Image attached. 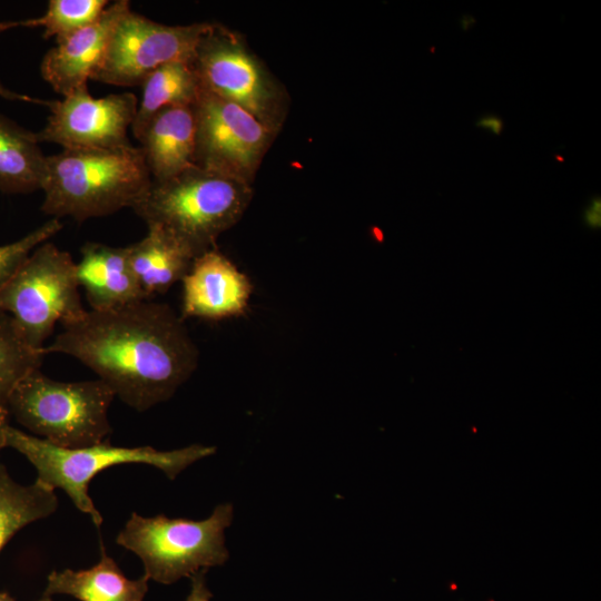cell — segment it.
I'll list each match as a JSON object with an SVG mask.
<instances>
[{
	"mask_svg": "<svg viewBox=\"0 0 601 601\" xmlns=\"http://www.w3.org/2000/svg\"><path fill=\"white\" fill-rule=\"evenodd\" d=\"M61 326L45 354L77 358L138 412L168 401L198 364L183 318L167 304L144 299L108 311L87 309Z\"/></svg>",
	"mask_w": 601,
	"mask_h": 601,
	"instance_id": "obj_1",
	"label": "cell"
},
{
	"mask_svg": "<svg viewBox=\"0 0 601 601\" xmlns=\"http://www.w3.org/2000/svg\"><path fill=\"white\" fill-rule=\"evenodd\" d=\"M152 179L140 147L62 149L47 156L41 209L78 221L132 208Z\"/></svg>",
	"mask_w": 601,
	"mask_h": 601,
	"instance_id": "obj_2",
	"label": "cell"
},
{
	"mask_svg": "<svg viewBox=\"0 0 601 601\" xmlns=\"http://www.w3.org/2000/svg\"><path fill=\"white\" fill-rule=\"evenodd\" d=\"M253 197L252 185L195 166L165 181H152L131 209L147 225H157L195 257L214 248Z\"/></svg>",
	"mask_w": 601,
	"mask_h": 601,
	"instance_id": "obj_3",
	"label": "cell"
},
{
	"mask_svg": "<svg viewBox=\"0 0 601 601\" xmlns=\"http://www.w3.org/2000/svg\"><path fill=\"white\" fill-rule=\"evenodd\" d=\"M6 446L18 451L33 465L36 481L53 491L62 490L98 529L104 519L88 494V486L99 472L119 464H147L162 471L169 480H175L189 465L216 452V446L203 444L159 451L151 446H114L107 442L65 449L10 425L6 430Z\"/></svg>",
	"mask_w": 601,
	"mask_h": 601,
	"instance_id": "obj_4",
	"label": "cell"
},
{
	"mask_svg": "<svg viewBox=\"0 0 601 601\" xmlns=\"http://www.w3.org/2000/svg\"><path fill=\"white\" fill-rule=\"evenodd\" d=\"M115 397L99 378L61 382L37 368L18 382L6 407L31 435L55 446L79 449L109 436L108 410Z\"/></svg>",
	"mask_w": 601,
	"mask_h": 601,
	"instance_id": "obj_5",
	"label": "cell"
},
{
	"mask_svg": "<svg viewBox=\"0 0 601 601\" xmlns=\"http://www.w3.org/2000/svg\"><path fill=\"white\" fill-rule=\"evenodd\" d=\"M233 518L231 503L217 505L200 521L132 512L116 543L140 558L148 580L171 584L228 560L225 530Z\"/></svg>",
	"mask_w": 601,
	"mask_h": 601,
	"instance_id": "obj_6",
	"label": "cell"
},
{
	"mask_svg": "<svg viewBox=\"0 0 601 601\" xmlns=\"http://www.w3.org/2000/svg\"><path fill=\"white\" fill-rule=\"evenodd\" d=\"M79 289L70 254L48 240L7 280L0 290V311L11 316L28 345L43 349L58 323H70L87 311Z\"/></svg>",
	"mask_w": 601,
	"mask_h": 601,
	"instance_id": "obj_7",
	"label": "cell"
},
{
	"mask_svg": "<svg viewBox=\"0 0 601 601\" xmlns=\"http://www.w3.org/2000/svg\"><path fill=\"white\" fill-rule=\"evenodd\" d=\"M193 63L204 90L242 107L275 131L282 129L286 93L238 32L211 22Z\"/></svg>",
	"mask_w": 601,
	"mask_h": 601,
	"instance_id": "obj_8",
	"label": "cell"
},
{
	"mask_svg": "<svg viewBox=\"0 0 601 601\" xmlns=\"http://www.w3.org/2000/svg\"><path fill=\"white\" fill-rule=\"evenodd\" d=\"M194 109L196 166L252 185L278 132L203 88Z\"/></svg>",
	"mask_w": 601,
	"mask_h": 601,
	"instance_id": "obj_9",
	"label": "cell"
},
{
	"mask_svg": "<svg viewBox=\"0 0 601 601\" xmlns=\"http://www.w3.org/2000/svg\"><path fill=\"white\" fill-rule=\"evenodd\" d=\"M211 22L167 26L131 9L116 24L105 56L91 80L107 85L140 86L159 66L193 61L196 48Z\"/></svg>",
	"mask_w": 601,
	"mask_h": 601,
	"instance_id": "obj_10",
	"label": "cell"
},
{
	"mask_svg": "<svg viewBox=\"0 0 601 601\" xmlns=\"http://www.w3.org/2000/svg\"><path fill=\"white\" fill-rule=\"evenodd\" d=\"M50 116L37 132L40 142L62 149H116L130 146L127 136L135 120L138 100L134 93H111L102 98L80 88L60 100H49Z\"/></svg>",
	"mask_w": 601,
	"mask_h": 601,
	"instance_id": "obj_11",
	"label": "cell"
},
{
	"mask_svg": "<svg viewBox=\"0 0 601 601\" xmlns=\"http://www.w3.org/2000/svg\"><path fill=\"white\" fill-rule=\"evenodd\" d=\"M181 282V318L218 321L242 315L253 290L249 278L216 248L195 257Z\"/></svg>",
	"mask_w": 601,
	"mask_h": 601,
	"instance_id": "obj_12",
	"label": "cell"
},
{
	"mask_svg": "<svg viewBox=\"0 0 601 601\" xmlns=\"http://www.w3.org/2000/svg\"><path fill=\"white\" fill-rule=\"evenodd\" d=\"M130 10L128 0L109 4L91 24L56 40L40 65L42 78L63 97L87 87L101 62L118 21Z\"/></svg>",
	"mask_w": 601,
	"mask_h": 601,
	"instance_id": "obj_13",
	"label": "cell"
},
{
	"mask_svg": "<svg viewBox=\"0 0 601 601\" xmlns=\"http://www.w3.org/2000/svg\"><path fill=\"white\" fill-rule=\"evenodd\" d=\"M152 181L171 179L196 166L194 106H171L158 111L138 138Z\"/></svg>",
	"mask_w": 601,
	"mask_h": 601,
	"instance_id": "obj_14",
	"label": "cell"
},
{
	"mask_svg": "<svg viewBox=\"0 0 601 601\" xmlns=\"http://www.w3.org/2000/svg\"><path fill=\"white\" fill-rule=\"evenodd\" d=\"M76 272L90 309L108 311L146 299L130 268L127 246L86 243Z\"/></svg>",
	"mask_w": 601,
	"mask_h": 601,
	"instance_id": "obj_15",
	"label": "cell"
},
{
	"mask_svg": "<svg viewBox=\"0 0 601 601\" xmlns=\"http://www.w3.org/2000/svg\"><path fill=\"white\" fill-rule=\"evenodd\" d=\"M139 242L127 246L128 262L146 299L166 293L183 280L195 258L170 233L157 225Z\"/></svg>",
	"mask_w": 601,
	"mask_h": 601,
	"instance_id": "obj_16",
	"label": "cell"
},
{
	"mask_svg": "<svg viewBox=\"0 0 601 601\" xmlns=\"http://www.w3.org/2000/svg\"><path fill=\"white\" fill-rule=\"evenodd\" d=\"M148 578L128 579L101 546L99 562L83 570L52 571L43 595H70L79 601H144Z\"/></svg>",
	"mask_w": 601,
	"mask_h": 601,
	"instance_id": "obj_17",
	"label": "cell"
},
{
	"mask_svg": "<svg viewBox=\"0 0 601 601\" xmlns=\"http://www.w3.org/2000/svg\"><path fill=\"white\" fill-rule=\"evenodd\" d=\"M46 158L37 132L0 114V191L28 194L41 189Z\"/></svg>",
	"mask_w": 601,
	"mask_h": 601,
	"instance_id": "obj_18",
	"label": "cell"
},
{
	"mask_svg": "<svg viewBox=\"0 0 601 601\" xmlns=\"http://www.w3.org/2000/svg\"><path fill=\"white\" fill-rule=\"evenodd\" d=\"M140 86L141 100L131 126L137 139L158 111L171 106H194L201 92L194 63L187 60L159 66L145 77Z\"/></svg>",
	"mask_w": 601,
	"mask_h": 601,
	"instance_id": "obj_19",
	"label": "cell"
},
{
	"mask_svg": "<svg viewBox=\"0 0 601 601\" xmlns=\"http://www.w3.org/2000/svg\"><path fill=\"white\" fill-rule=\"evenodd\" d=\"M57 509L53 490L38 481L21 485L0 464V551L19 530L50 516Z\"/></svg>",
	"mask_w": 601,
	"mask_h": 601,
	"instance_id": "obj_20",
	"label": "cell"
},
{
	"mask_svg": "<svg viewBox=\"0 0 601 601\" xmlns=\"http://www.w3.org/2000/svg\"><path fill=\"white\" fill-rule=\"evenodd\" d=\"M43 349H35L21 336L10 315L0 311V405L20 380L40 368Z\"/></svg>",
	"mask_w": 601,
	"mask_h": 601,
	"instance_id": "obj_21",
	"label": "cell"
},
{
	"mask_svg": "<svg viewBox=\"0 0 601 601\" xmlns=\"http://www.w3.org/2000/svg\"><path fill=\"white\" fill-rule=\"evenodd\" d=\"M109 6L107 0H50L43 16L26 20V28H43L56 40L93 23Z\"/></svg>",
	"mask_w": 601,
	"mask_h": 601,
	"instance_id": "obj_22",
	"label": "cell"
},
{
	"mask_svg": "<svg viewBox=\"0 0 601 601\" xmlns=\"http://www.w3.org/2000/svg\"><path fill=\"white\" fill-rule=\"evenodd\" d=\"M61 228L62 223L52 218L20 239L0 246V290L26 257Z\"/></svg>",
	"mask_w": 601,
	"mask_h": 601,
	"instance_id": "obj_23",
	"label": "cell"
},
{
	"mask_svg": "<svg viewBox=\"0 0 601 601\" xmlns=\"http://www.w3.org/2000/svg\"><path fill=\"white\" fill-rule=\"evenodd\" d=\"M18 27H26V20L0 21V35L9 29L18 28ZM0 97L11 100V101L17 100V101H22V102L39 104L46 107H48V104H49V100H41V99L30 97L28 95H22V93L11 91L2 83L1 80H0Z\"/></svg>",
	"mask_w": 601,
	"mask_h": 601,
	"instance_id": "obj_24",
	"label": "cell"
},
{
	"mask_svg": "<svg viewBox=\"0 0 601 601\" xmlns=\"http://www.w3.org/2000/svg\"><path fill=\"white\" fill-rule=\"evenodd\" d=\"M205 573L206 570H201L190 577V592L186 601H210L213 594L207 588Z\"/></svg>",
	"mask_w": 601,
	"mask_h": 601,
	"instance_id": "obj_25",
	"label": "cell"
},
{
	"mask_svg": "<svg viewBox=\"0 0 601 601\" xmlns=\"http://www.w3.org/2000/svg\"><path fill=\"white\" fill-rule=\"evenodd\" d=\"M475 126L484 130H487L492 132L493 135L500 136L504 128V121L501 117L496 115L487 114L480 117L476 120Z\"/></svg>",
	"mask_w": 601,
	"mask_h": 601,
	"instance_id": "obj_26",
	"label": "cell"
},
{
	"mask_svg": "<svg viewBox=\"0 0 601 601\" xmlns=\"http://www.w3.org/2000/svg\"><path fill=\"white\" fill-rule=\"evenodd\" d=\"M583 220L589 228L599 229L601 226V213L589 207L583 211Z\"/></svg>",
	"mask_w": 601,
	"mask_h": 601,
	"instance_id": "obj_27",
	"label": "cell"
},
{
	"mask_svg": "<svg viewBox=\"0 0 601 601\" xmlns=\"http://www.w3.org/2000/svg\"><path fill=\"white\" fill-rule=\"evenodd\" d=\"M9 412L4 405H0V451L6 447V430L9 426L8 423Z\"/></svg>",
	"mask_w": 601,
	"mask_h": 601,
	"instance_id": "obj_28",
	"label": "cell"
},
{
	"mask_svg": "<svg viewBox=\"0 0 601 601\" xmlns=\"http://www.w3.org/2000/svg\"><path fill=\"white\" fill-rule=\"evenodd\" d=\"M0 601H14L8 593L0 592Z\"/></svg>",
	"mask_w": 601,
	"mask_h": 601,
	"instance_id": "obj_29",
	"label": "cell"
},
{
	"mask_svg": "<svg viewBox=\"0 0 601 601\" xmlns=\"http://www.w3.org/2000/svg\"><path fill=\"white\" fill-rule=\"evenodd\" d=\"M38 601H52L51 597H48V595H43L40 600Z\"/></svg>",
	"mask_w": 601,
	"mask_h": 601,
	"instance_id": "obj_30",
	"label": "cell"
},
{
	"mask_svg": "<svg viewBox=\"0 0 601 601\" xmlns=\"http://www.w3.org/2000/svg\"><path fill=\"white\" fill-rule=\"evenodd\" d=\"M555 158H556L559 161H563V160H564L560 155H555Z\"/></svg>",
	"mask_w": 601,
	"mask_h": 601,
	"instance_id": "obj_31",
	"label": "cell"
}]
</instances>
